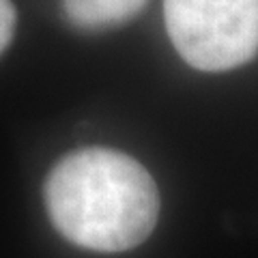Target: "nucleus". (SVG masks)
Segmentation results:
<instances>
[{"label": "nucleus", "mask_w": 258, "mask_h": 258, "mask_svg": "<svg viewBox=\"0 0 258 258\" xmlns=\"http://www.w3.org/2000/svg\"><path fill=\"white\" fill-rule=\"evenodd\" d=\"M179 56L200 71H228L258 52V0H164Z\"/></svg>", "instance_id": "nucleus-2"}, {"label": "nucleus", "mask_w": 258, "mask_h": 258, "mask_svg": "<svg viewBox=\"0 0 258 258\" xmlns=\"http://www.w3.org/2000/svg\"><path fill=\"white\" fill-rule=\"evenodd\" d=\"M147 0H62L64 15L84 30H103L120 26L138 15Z\"/></svg>", "instance_id": "nucleus-3"}, {"label": "nucleus", "mask_w": 258, "mask_h": 258, "mask_svg": "<svg viewBox=\"0 0 258 258\" xmlns=\"http://www.w3.org/2000/svg\"><path fill=\"white\" fill-rule=\"evenodd\" d=\"M43 198L64 239L101 254L144 243L159 217V189L147 168L101 147L64 155L47 174Z\"/></svg>", "instance_id": "nucleus-1"}, {"label": "nucleus", "mask_w": 258, "mask_h": 258, "mask_svg": "<svg viewBox=\"0 0 258 258\" xmlns=\"http://www.w3.org/2000/svg\"><path fill=\"white\" fill-rule=\"evenodd\" d=\"M15 32V7L13 0H0V54L7 50Z\"/></svg>", "instance_id": "nucleus-4"}]
</instances>
